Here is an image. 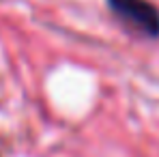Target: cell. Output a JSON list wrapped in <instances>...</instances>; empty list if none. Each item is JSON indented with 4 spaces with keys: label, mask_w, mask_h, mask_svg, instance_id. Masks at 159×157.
Listing matches in <instances>:
<instances>
[{
    "label": "cell",
    "mask_w": 159,
    "mask_h": 157,
    "mask_svg": "<svg viewBox=\"0 0 159 157\" xmlns=\"http://www.w3.org/2000/svg\"><path fill=\"white\" fill-rule=\"evenodd\" d=\"M110 11L133 32L157 39L159 37V9L148 0H107Z\"/></svg>",
    "instance_id": "obj_1"
}]
</instances>
